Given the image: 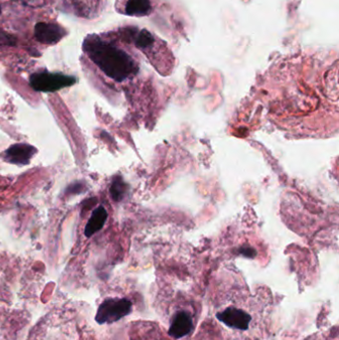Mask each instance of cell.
<instances>
[{"instance_id":"6da1fadb","label":"cell","mask_w":339,"mask_h":340,"mask_svg":"<svg viewBox=\"0 0 339 340\" xmlns=\"http://www.w3.org/2000/svg\"><path fill=\"white\" fill-rule=\"evenodd\" d=\"M83 48L89 58L108 77L117 82H122L137 73V65L128 53L99 38L88 37Z\"/></svg>"},{"instance_id":"7a4b0ae2","label":"cell","mask_w":339,"mask_h":340,"mask_svg":"<svg viewBox=\"0 0 339 340\" xmlns=\"http://www.w3.org/2000/svg\"><path fill=\"white\" fill-rule=\"evenodd\" d=\"M132 309L133 304L128 299H105L97 310L96 321L99 324L116 323L130 314L132 312Z\"/></svg>"},{"instance_id":"3957f363","label":"cell","mask_w":339,"mask_h":340,"mask_svg":"<svg viewBox=\"0 0 339 340\" xmlns=\"http://www.w3.org/2000/svg\"><path fill=\"white\" fill-rule=\"evenodd\" d=\"M217 318L226 327L237 332H245L251 328L252 313L244 306H228L217 313Z\"/></svg>"},{"instance_id":"277c9868","label":"cell","mask_w":339,"mask_h":340,"mask_svg":"<svg viewBox=\"0 0 339 340\" xmlns=\"http://www.w3.org/2000/svg\"><path fill=\"white\" fill-rule=\"evenodd\" d=\"M77 79L72 76L55 73H36L30 77V86L37 92L53 93L61 89L73 86Z\"/></svg>"},{"instance_id":"5b68a950","label":"cell","mask_w":339,"mask_h":340,"mask_svg":"<svg viewBox=\"0 0 339 340\" xmlns=\"http://www.w3.org/2000/svg\"><path fill=\"white\" fill-rule=\"evenodd\" d=\"M194 316L188 309H178L170 320L168 334L173 339H182L190 335L194 329Z\"/></svg>"},{"instance_id":"8992f818","label":"cell","mask_w":339,"mask_h":340,"mask_svg":"<svg viewBox=\"0 0 339 340\" xmlns=\"http://www.w3.org/2000/svg\"><path fill=\"white\" fill-rule=\"evenodd\" d=\"M66 35L65 30L55 23L38 22L34 27L36 40L43 44H56Z\"/></svg>"},{"instance_id":"52a82bcc","label":"cell","mask_w":339,"mask_h":340,"mask_svg":"<svg viewBox=\"0 0 339 340\" xmlns=\"http://www.w3.org/2000/svg\"><path fill=\"white\" fill-rule=\"evenodd\" d=\"M36 152L37 150L32 145L18 143L10 146L8 150L2 153V158L12 164L25 165L30 162Z\"/></svg>"},{"instance_id":"ba28073f","label":"cell","mask_w":339,"mask_h":340,"mask_svg":"<svg viewBox=\"0 0 339 340\" xmlns=\"http://www.w3.org/2000/svg\"><path fill=\"white\" fill-rule=\"evenodd\" d=\"M108 218V212L104 207H98L92 214L90 220L86 226L85 234L87 237L93 236L96 232L100 231Z\"/></svg>"},{"instance_id":"9c48e42d","label":"cell","mask_w":339,"mask_h":340,"mask_svg":"<svg viewBox=\"0 0 339 340\" xmlns=\"http://www.w3.org/2000/svg\"><path fill=\"white\" fill-rule=\"evenodd\" d=\"M151 11V0H128L125 4V13L130 16H144Z\"/></svg>"},{"instance_id":"30bf717a","label":"cell","mask_w":339,"mask_h":340,"mask_svg":"<svg viewBox=\"0 0 339 340\" xmlns=\"http://www.w3.org/2000/svg\"><path fill=\"white\" fill-rule=\"evenodd\" d=\"M153 43H154V38H153V35L151 34L150 31H147L145 29L139 31L135 38V44L138 48H141V49L153 46Z\"/></svg>"},{"instance_id":"8fae6325","label":"cell","mask_w":339,"mask_h":340,"mask_svg":"<svg viewBox=\"0 0 339 340\" xmlns=\"http://www.w3.org/2000/svg\"><path fill=\"white\" fill-rule=\"evenodd\" d=\"M16 44V38L12 35L6 33L0 29V47L1 46H14Z\"/></svg>"},{"instance_id":"7c38bea8","label":"cell","mask_w":339,"mask_h":340,"mask_svg":"<svg viewBox=\"0 0 339 340\" xmlns=\"http://www.w3.org/2000/svg\"><path fill=\"white\" fill-rule=\"evenodd\" d=\"M121 184L120 181H116L113 186H112V195L115 197V199H118V196H119L122 192L119 191V189H121Z\"/></svg>"},{"instance_id":"4fadbf2b","label":"cell","mask_w":339,"mask_h":340,"mask_svg":"<svg viewBox=\"0 0 339 340\" xmlns=\"http://www.w3.org/2000/svg\"><path fill=\"white\" fill-rule=\"evenodd\" d=\"M153 340H167V339H161V338H156V339H153Z\"/></svg>"},{"instance_id":"5bb4252c","label":"cell","mask_w":339,"mask_h":340,"mask_svg":"<svg viewBox=\"0 0 339 340\" xmlns=\"http://www.w3.org/2000/svg\"><path fill=\"white\" fill-rule=\"evenodd\" d=\"M0 13H1V6H0Z\"/></svg>"}]
</instances>
